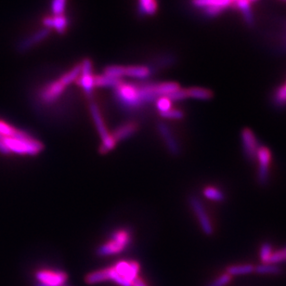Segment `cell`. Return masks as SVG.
I'll return each mask as SVG.
<instances>
[{"mask_svg":"<svg viewBox=\"0 0 286 286\" xmlns=\"http://www.w3.org/2000/svg\"><path fill=\"white\" fill-rule=\"evenodd\" d=\"M157 127H158L161 136L164 138V142H165V145L168 149L170 154H173V155H179L180 154V145L174 138L173 134L170 131L169 127L163 122L158 123Z\"/></svg>","mask_w":286,"mask_h":286,"instance_id":"5bb4252c","label":"cell"},{"mask_svg":"<svg viewBox=\"0 0 286 286\" xmlns=\"http://www.w3.org/2000/svg\"><path fill=\"white\" fill-rule=\"evenodd\" d=\"M187 91L188 98H192L200 101H209L213 98V92L211 90L204 88H190Z\"/></svg>","mask_w":286,"mask_h":286,"instance_id":"d6986e66","label":"cell"},{"mask_svg":"<svg viewBox=\"0 0 286 286\" xmlns=\"http://www.w3.org/2000/svg\"><path fill=\"white\" fill-rule=\"evenodd\" d=\"M138 125L136 123H127L117 128V130L111 135L115 141L117 142L119 140H123L125 138H129L134 133L137 131Z\"/></svg>","mask_w":286,"mask_h":286,"instance_id":"2e32d148","label":"cell"},{"mask_svg":"<svg viewBox=\"0 0 286 286\" xmlns=\"http://www.w3.org/2000/svg\"><path fill=\"white\" fill-rule=\"evenodd\" d=\"M254 271L260 274H277L280 272V269L271 263H264L254 267Z\"/></svg>","mask_w":286,"mask_h":286,"instance_id":"484cf974","label":"cell"},{"mask_svg":"<svg viewBox=\"0 0 286 286\" xmlns=\"http://www.w3.org/2000/svg\"><path fill=\"white\" fill-rule=\"evenodd\" d=\"M17 132H18V129L11 127L4 121H0V135L2 137L13 138V137H15Z\"/></svg>","mask_w":286,"mask_h":286,"instance_id":"83f0119b","label":"cell"},{"mask_svg":"<svg viewBox=\"0 0 286 286\" xmlns=\"http://www.w3.org/2000/svg\"><path fill=\"white\" fill-rule=\"evenodd\" d=\"M68 279L67 273L61 270H41L36 273V286H64Z\"/></svg>","mask_w":286,"mask_h":286,"instance_id":"8992f818","label":"cell"},{"mask_svg":"<svg viewBox=\"0 0 286 286\" xmlns=\"http://www.w3.org/2000/svg\"><path fill=\"white\" fill-rule=\"evenodd\" d=\"M282 261H286V247L277 251L276 253H272L269 263L276 265V263H281Z\"/></svg>","mask_w":286,"mask_h":286,"instance_id":"d6a6232c","label":"cell"},{"mask_svg":"<svg viewBox=\"0 0 286 286\" xmlns=\"http://www.w3.org/2000/svg\"><path fill=\"white\" fill-rule=\"evenodd\" d=\"M191 3L198 9H202L208 17L219 15L226 8L233 4V0H191Z\"/></svg>","mask_w":286,"mask_h":286,"instance_id":"52a82bcc","label":"cell"},{"mask_svg":"<svg viewBox=\"0 0 286 286\" xmlns=\"http://www.w3.org/2000/svg\"><path fill=\"white\" fill-rule=\"evenodd\" d=\"M271 254H272L271 245L268 243L262 244L261 248H260V260H262V262L263 263H269Z\"/></svg>","mask_w":286,"mask_h":286,"instance_id":"f546056e","label":"cell"},{"mask_svg":"<svg viewBox=\"0 0 286 286\" xmlns=\"http://www.w3.org/2000/svg\"><path fill=\"white\" fill-rule=\"evenodd\" d=\"M241 140L244 156L250 162H254L260 146L254 132L250 128H244L241 132Z\"/></svg>","mask_w":286,"mask_h":286,"instance_id":"9c48e42d","label":"cell"},{"mask_svg":"<svg viewBox=\"0 0 286 286\" xmlns=\"http://www.w3.org/2000/svg\"><path fill=\"white\" fill-rule=\"evenodd\" d=\"M231 281H232V276L228 275V273H225L219 276L217 279L207 286H226Z\"/></svg>","mask_w":286,"mask_h":286,"instance_id":"e575fe53","label":"cell"},{"mask_svg":"<svg viewBox=\"0 0 286 286\" xmlns=\"http://www.w3.org/2000/svg\"><path fill=\"white\" fill-rule=\"evenodd\" d=\"M233 3H234V2H235V1H237V0H233Z\"/></svg>","mask_w":286,"mask_h":286,"instance_id":"74e56055","label":"cell"},{"mask_svg":"<svg viewBox=\"0 0 286 286\" xmlns=\"http://www.w3.org/2000/svg\"><path fill=\"white\" fill-rule=\"evenodd\" d=\"M160 116L167 119H182L184 117L183 111L177 109H170L168 111L160 112Z\"/></svg>","mask_w":286,"mask_h":286,"instance_id":"1f68e13d","label":"cell"},{"mask_svg":"<svg viewBox=\"0 0 286 286\" xmlns=\"http://www.w3.org/2000/svg\"><path fill=\"white\" fill-rule=\"evenodd\" d=\"M133 286H147V284L144 282L143 280H141L139 277H138L135 281H134V283H133Z\"/></svg>","mask_w":286,"mask_h":286,"instance_id":"8d00e7d4","label":"cell"},{"mask_svg":"<svg viewBox=\"0 0 286 286\" xmlns=\"http://www.w3.org/2000/svg\"><path fill=\"white\" fill-rule=\"evenodd\" d=\"M90 111H91V115H92L93 121L95 123L96 127H97V129H98V131L100 133L101 138H102V145L100 148V152L101 154H106L116 146L117 142L115 141V139L112 138L111 135H110L107 131L106 127H105L104 122L102 120L101 112H100V110L97 106V104H95V103L90 104Z\"/></svg>","mask_w":286,"mask_h":286,"instance_id":"5b68a950","label":"cell"},{"mask_svg":"<svg viewBox=\"0 0 286 286\" xmlns=\"http://www.w3.org/2000/svg\"><path fill=\"white\" fill-rule=\"evenodd\" d=\"M156 105L157 109L160 112H164V111H168L171 109L172 106V101H170L167 97H161L157 101H156Z\"/></svg>","mask_w":286,"mask_h":286,"instance_id":"4dcf8cb0","label":"cell"},{"mask_svg":"<svg viewBox=\"0 0 286 286\" xmlns=\"http://www.w3.org/2000/svg\"><path fill=\"white\" fill-rule=\"evenodd\" d=\"M273 103L277 107L286 106V83L276 90L273 96Z\"/></svg>","mask_w":286,"mask_h":286,"instance_id":"d4e9b609","label":"cell"},{"mask_svg":"<svg viewBox=\"0 0 286 286\" xmlns=\"http://www.w3.org/2000/svg\"><path fill=\"white\" fill-rule=\"evenodd\" d=\"M43 25L49 30L54 28L59 34H64L68 27V20L64 15L47 17L43 20Z\"/></svg>","mask_w":286,"mask_h":286,"instance_id":"9a60e30c","label":"cell"},{"mask_svg":"<svg viewBox=\"0 0 286 286\" xmlns=\"http://www.w3.org/2000/svg\"><path fill=\"white\" fill-rule=\"evenodd\" d=\"M189 203H190V206L192 208L193 212L195 213V215H196L197 219L200 223L203 232L208 236L212 235L214 233L212 223L207 215L206 208L200 201V199L197 198L196 196H191L189 199Z\"/></svg>","mask_w":286,"mask_h":286,"instance_id":"ba28073f","label":"cell"},{"mask_svg":"<svg viewBox=\"0 0 286 286\" xmlns=\"http://www.w3.org/2000/svg\"><path fill=\"white\" fill-rule=\"evenodd\" d=\"M254 271V267L251 264L246 265L230 266L227 269V273L231 276L244 275Z\"/></svg>","mask_w":286,"mask_h":286,"instance_id":"7402d4cb","label":"cell"},{"mask_svg":"<svg viewBox=\"0 0 286 286\" xmlns=\"http://www.w3.org/2000/svg\"><path fill=\"white\" fill-rule=\"evenodd\" d=\"M122 83L121 79L112 78L107 75H98L94 76V85L95 87H102V88H113L116 89Z\"/></svg>","mask_w":286,"mask_h":286,"instance_id":"44dd1931","label":"cell"},{"mask_svg":"<svg viewBox=\"0 0 286 286\" xmlns=\"http://www.w3.org/2000/svg\"><path fill=\"white\" fill-rule=\"evenodd\" d=\"M204 195L207 197V199H210L212 201L222 202L225 199V196L221 191L211 187H208L204 191Z\"/></svg>","mask_w":286,"mask_h":286,"instance_id":"4316f807","label":"cell"},{"mask_svg":"<svg viewBox=\"0 0 286 286\" xmlns=\"http://www.w3.org/2000/svg\"><path fill=\"white\" fill-rule=\"evenodd\" d=\"M130 243V233L127 230H118L111 234V240L101 245L97 254L101 256L117 254L123 252Z\"/></svg>","mask_w":286,"mask_h":286,"instance_id":"3957f363","label":"cell"},{"mask_svg":"<svg viewBox=\"0 0 286 286\" xmlns=\"http://www.w3.org/2000/svg\"><path fill=\"white\" fill-rule=\"evenodd\" d=\"M80 73H81V64H78V65L74 66L73 69L70 70L69 72H67L64 75H62L60 80L64 83V85L67 87V85H69L70 84L74 82L75 80L78 79Z\"/></svg>","mask_w":286,"mask_h":286,"instance_id":"603a6c76","label":"cell"},{"mask_svg":"<svg viewBox=\"0 0 286 286\" xmlns=\"http://www.w3.org/2000/svg\"><path fill=\"white\" fill-rule=\"evenodd\" d=\"M103 74L112 78L121 79L125 76V66L122 65H109L103 71Z\"/></svg>","mask_w":286,"mask_h":286,"instance_id":"cb8c5ba5","label":"cell"},{"mask_svg":"<svg viewBox=\"0 0 286 286\" xmlns=\"http://www.w3.org/2000/svg\"><path fill=\"white\" fill-rule=\"evenodd\" d=\"M166 97H167L172 102H173V101H183V100L188 99L187 91H186V90H182V89L176 90L175 92L171 93V94L166 96Z\"/></svg>","mask_w":286,"mask_h":286,"instance_id":"836d02e7","label":"cell"},{"mask_svg":"<svg viewBox=\"0 0 286 286\" xmlns=\"http://www.w3.org/2000/svg\"><path fill=\"white\" fill-rule=\"evenodd\" d=\"M140 266L136 261H119L116 265L104 269L106 281H115L120 286H133L138 277Z\"/></svg>","mask_w":286,"mask_h":286,"instance_id":"6da1fadb","label":"cell"},{"mask_svg":"<svg viewBox=\"0 0 286 286\" xmlns=\"http://www.w3.org/2000/svg\"><path fill=\"white\" fill-rule=\"evenodd\" d=\"M2 140L5 143L7 148L10 150L11 153L12 152L19 154L36 155L39 154L44 149L43 143L34 138L20 139V138L2 137Z\"/></svg>","mask_w":286,"mask_h":286,"instance_id":"277c9868","label":"cell"},{"mask_svg":"<svg viewBox=\"0 0 286 286\" xmlns=\"http://www.w3.org/2000/svg\"><path fill=\"white\" fill-rule=\"evenodd\" d=\"M66 2H67V0H52L51 11L53 12L54 16L64 15Z\"/></svg>","mask_w":286,"mask_h":286,"instance_id":"f1b7e54d","label":"cell"},{"mask_svg":"<svg viewBox=\"0 0 286 286\" xmlns=\"http://www.w3.org/2000/svg\"><path fill=\"white\" fill-rule=\"evenodd\" d=\"M50 33V30L48 28H43L41 30H39L38 32L32 35L31 37H28L25 39L21 40V42L18 44L17 46V50L21 53L26 52L28 50H30L33 47L37 46V44L42 42L44 39H46L48 37Z\"/></svg>","mask_w":286,"mask_h":286,"instance_id":"4fadbf2b","label":"cell"},{"mask_svg":"<svg viewBox=\"0 0 286 286\" xmlns=\"http://www.w3.org/2000/svg\"><path fill=\"white\" fill-rule=\"evenodd\" d=\"M158 9L156 0H138V10L142 15H154Z\"/></svg>","mask_w":286,"mask_h":286,"instance_id":"ffe728a7","label":"cell"},{"mask_svg":"<svg viewBox=\"0 0 286 286\" xmlns=\"http://www.w3.org/2000/svg\"><path fill=\"white\" fill-rule=\"evenodd\" d=\"M150 74H151V70L147 66H143V65L125 66V76L142 79L148 77Z\"/></svg>","mask_w":286,"mask_h":286,"instance_id":"ac0fdd59","label":"cell"},{"mask_svg":"<svg viewBox=\"0 0 286 286\" xmlns=\"http://www.w3.org/2000/svg\"><path fill=\"white\" fill-rule=\"evenodd\" d=\"M270 152L265 146H260L256 160L259 161V170H258V180L261 186L268 184L270 178Z\"/></svg>","mask_w":286,"mask_h":286,"instance_id":"30bf717a","label":"cell"},{"mask_svg":"<svg viewBox=\"0 0 286 286\" xmlns=\"http://www.w3.org/2000/svg\"><path fill=\"white\" fill-rule=\"evenodd\" d=\"M0 153H2V154H9L11 153V152H10V150L7 148L5 143L3 142L2 138L0 139Z\"/></svg>","mask_w":286,"mask_h":286,"instance_id":"d590c367","label":"cell"},{"mask_svg":"<svg viewBox=\"0 0 286 286\" xmlns=\"http://www.w3.org/2000/svg\"><path fill=\"white\" fill-rule=\"evenodd\" d=\"M234 4H236L237 8L241 11L245 23L248 26H253L254 24V18L249 1L248 0H237L234 2Z\"/></svg>","mask_w":286,"mask_h":286,"instance_id":"e0dca14e","label":"cell"},{"mask_svg":"<svg viewBox=\"0 0 286 286\" xmlns=\"http://www.w3.org/2000/svg\"><path fill=\"white\" fill-rule=\"evenodd\" d=\"M78 84L84 90L87 95L91 96L95 85L94 75L92 74V63L90 59H85L81 64V73L78 77Z\"/></svg>","mask_w":286,"mask_h":286,"instance_id":"8fae6325","label":"cell"},{"mask_svg":"<svg viewBox=\"0 0 286 286\" xmlns=\"http://www.w3.org/2000/svg\"><path fill=\"white\" fill-rule=\"evenodd\" d=\"M65 88L66 85L59 78L43 88L40 92V99L45 103H52L64 93Z\"/></svg>","mask_w":286,"mask_h":286,"instance_id":"7c38bea8","label":"cell"},{"mask_svg":"<svg viewBox=\"0 0 286 286\" xmlns=\"http://www.w3.org/2000/svg\"><path fill=\"white\" fill-rule=\"evenodd\" d=\"M116 90V98L121 106L126 109H136L143 105L138 85L121 83Z\"/></svg>","mask_w":286,"mask_h":286,"instance_id":"7a4b0ae2","label":"cell"}]
</instances>
